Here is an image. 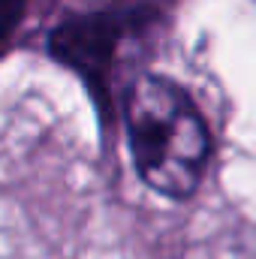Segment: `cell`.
<instances>
[{"label": "cell", "instance_id": "1", "mask_svg": "<svg viewBox=\"0 0 256 259\" xmlns=\"http://www.w3.org/2000/svg\"><path fill=\"white\" fill-rule=\"evenodd\" d=\"M130 154L157 193L190 196L208 160V130L193 100L169 78L145 75L127 94Z\"/></svg>", "mask_w": 256, "mask_h": 259}, {"label": "cell", "instance_id": "2", "mask_svg": "<svg viewBox=\"0 0 256 259\" xmlns=\"http://www.w3.org/2000/svg\"><path fill=\"white\" fill-rule=\"evenodd\" d=\"M136 21V9H100L72 15L52 33V55L91 81H103L118 46Z\"/></svg>", "mask_w": 256, "mask_h": 259}, {"label": "cell", "instance_id": "3", "mask_svg": "<svg viewBox=\"0 0 256 259\" xmlns=\"http://www.w3.org/2000/svg\"><path fill=\"white\" fill-rule=\"evenodd\" d=\"M21 15H24V0H0V49L18 27Z\"/></svg>", "mask_w": 256, "mask_h": 259}]
</instances>
